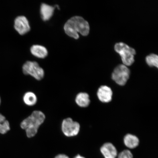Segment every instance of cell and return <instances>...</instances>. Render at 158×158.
I'll list each match as a JSON object with an SVG mask.
<instances>
[{
  "label": "cell",
  "mask_w": 158,
  "mask_h": 158,
  "mask_svg": "<svg viewBox=\"0 0 158 158\" xmlns=\"http://www.w3.org/2000/svg\"><path fill=\"white\" fill-rule=\"evenodd\" d=\"M55 7L43 3L41 4L40 8V13L41 18L43 21H48L52 16L54 13Z\"/></svg>",
  "instance_id": "8fae6325"
},
{
  "label": "cell",
  "mask_w": 158,
  "mask_h": 158,
  "mask_svg": "<svg viewBox=\"0 0 158 158\" xmlns=\"http://www.w3.org/2000/svg\"><path fill=\"white\" fill-rule=\"evenodd\" d=\"M54 158H70V157L64 154H60L56 156Z\"/></svg>",
  "instance_id": "ac0fdd59"
},
{
  "label": "cell",
  "mask_w": 158,
  "mask_h": 158,
  "mask_svg": "<svg viewBox=\"0 0 158 158\" xmlns=\"http://www.w3.org/2000/svg\"><path fill=\"white\" fill-rule=\"evenodd\" d=\"M73 158H86L84 157L83 156L80 155V154H78V155H76V156H75Z\"/></svg>",
  "instance_id": "d6986e66"
},
{
  "label": "cell",
  "mask_w": 158,
  "mask_h": 158,
  "mask_svg": "<svg viewBox=\"0 0 158 158\" xmlns=\"http://www.w3.org/2000/svg\"><path fill=\"white\" fill-rule=\"evenodd\" d=\"M117 158H133V156L130 150L126 149L118 153Z\"/></svg>",
  "instance_id": "e0dca14e"
},
{
  "label": "cell",
  "mask_w": 158,
  "mask_h": 158,
  "mask_svg": "<svg viewBox=\"0 0 158 158\" xmlns=\"http://www.w3.org/2000/svg\"><path fill=\"white\" fill-rule=\"evenodd\" d=\"M114 48L121 56L124 65L129 66L133 64L134 62V55L136 54L135 49L122 42L116 43Z\"/></svg>",
  "instance_id": "3957f363"
},
{
  "label": "cell",
  "mask_w": 158,
  "mask_h": 158,
  "mask_svg": "<svg viewBox=\"0 0 158 158\" xmlns=\"http://www.w3.org/2000/svg\"><path fill=\"white\" fill-rule=\"evenodd\" d=\"M130 71L124 64L118 65L114 69L112 75V78L116 84L124 86L129 78Z\"/></svg>",
  "instance_id": "8992f818"
},
{
  "label": "cell",
  "mask_w": 158,
  "mask_h": 158,
  "mask_svg": "<svg viewBox=\"0 0 158 158\" xmlns=\"http://www.w3.org/2000/svg\"><path fill=\"white\" fill-rule=\"evenodd\" d=\"M23 102L27 106H33L35 105L37 101V97L34 93L27 92L23 95Z\"/></svg>",
  "instance_id": "5bb4252c"
},
{
  "label": "cell",
  "mask_w": 158,
  "mask_h": 158,
  "mask_svg": "<svg viewBox=\"0 0 158 158\" xmlns=\"http://www.w3.org/2000/svg\"><path fill=\"white\" fill-rule=\"evenodd\" d=\"M113 92L109 87L106 85L101 86L98 88L97 96L101 102L104 103H108L112 100Z\"/></svg>",
  "instance_id": "9c48e42d"
},
{
  "label": "cell",
  "mask_w": 158,
  "mask_h": 158,
  "mask_svg": "<svg viewBox=\"0 0 158 158\" xmlns=\"http://www.w3.org/2000/svg\"><path fill=\"white\" fill-rule=\"evenodd\" d=\"M23 70L24 74L30 75L37 80H42L44 76V70L36 62L27 61L23 65Z\"/></svg>",
  "instance_id": "277c9868"
},
{
  "label": "cell",
  "mask_w": 158,
  "mask_h": 158,
  "mask_svg": "<svg viewBox=\"0 0 158 158\" xmlns=\"http://www.w3.org/2000/svg\"><path fill=\"white\" fill-rule=\"evenodd\" d=\"M45 119V114L40 110H35L30 115L21 122L20 126L25 130L27 137H34Z\"/></svg>",
  "instance_id": "7a4b0ae2"
},
{
  "label": "cell",
  "mask_w": 158,
  "mask_h": 158,
  "mask_svg": "<svg viewBox=\"0 0 158 158\" xmlns=\"http://www.w3.org/2000/svg\"><path fill=\"white\" fill-rule=\"evenodd\" d=\"M10 129L9 122L4 116L0 114V133L5 134Z\"/></svg>",
  "instance_id": "9a60e30c"
},
{
  "label": "cell",
  "mask_w": 158,
  "mask_h": 158,
  "mask_svg": "<svg viewBox=\"0 0 158 158\" xmlns=\"http://www.w3.org/2000/svg\"><path fill=\"white\" fill-rule=\"evenodd\" d=\"M75 102L77 105L81 107H87L90 103L89 96L87 93L81 92L77 95Z\"/></svg>",
  "instance_id": "7c38bea8"
},
{
  "label": "cell",
  "mask_w": 158,
  "mask_h": 158,
  "mask_svg": "<svg viewBox=\"0 0 158 158\" xmlns=\"http://www.w3.org/2000/svg\"><path fill=\"white\" fill-rule=\"evenodd\" d=\"M31 52L34 56L39 58H44L48 55V51L45 47L39 45H33L31 48Z\"/></svg>",
  "instance_id": "4fadbf2b"
},
{
  "label": "cell",
  "mask_w": 158,
  "mask_h": 158,
  "mask_svg": "<svg viewBox=\"0 0 158 158\" xmlns=\"http://www.w3.org/2000/svg\"><path fill=\"white\" fill-rule=\"evenodd\" d=\"M123 143L127 149L134 150L137 148L139 144V140L137 136L133 134H126L124 138Z\"/></svg>",
  "instance_id": "30bf717a"
},
{
  "label": "cell",
  "mask_w": 158,
  "mask_h": 158,
  "mask_svg": "<svg viewBox=\"0 0 158 158\" xmlns=\"http://www.w3.org/2000/svg\"><path fill=\"white\" fill-rule=\"evenodd\" d=\"M15 28L17 32L22 35L26 34L31 29L28 20L23 16H19L15 19Z\"/></svg>",
  "instance_id": "52a82bcc"
},
{
  "label": "cell",
  "mask_w": 158,
  "mask_h": 158,
  "mask_svg": "<svg viewBox=\"0 0 158 158\" xmlns=\"http://www.w3.org/2000/svg\"><path fill=\"white\" fill-rule=\"evenodd\" d=\"M64 29L69 36L77 39L79 38L78 33L84 36L87 35L89 32L90 27L88 22L82 17L76 16L67 21Z\"/></svg>",
  "instance_id": "6da1fadb"
},
{
  "label": "cell",
  "mask_w": 158,
  "mask_h": 158,
  "mask_svg": "<svg viewBox=\"0 0 158 158\" xmlns=\"http://www.w3.org/2000/svg\"><path fill=\"white\" fill-rule=\"evenodd\" d=\"M100 152L104 158H116L118 152L117 149L114 144L106 143L100 148Z\"/></svg>",
  "instance_id": "ba28073f"
},
{
  "label": "cell",
  "mask_w": 158,
  "mask_h": 158,
  "mask_svg": "<svg viewBox=\"0 0 158 158\" xmlns=\"http://www.w3.org/2000/svg\"><path fill=\"white\" fill-rule=\"evenodd\" d=\"M0 103H1V98H0Z\"/></svg>",
  "instance_id": "ffe728a7"
},
{
  "label": "cell",
  "mask_w": 158,
  "mask_h": 158,
  "mask_svg": "<svg viewBox=\"0 0 158 158\" xmlns=\"http://www.w3.org/2000/svg\"><path fill=\"white\" fill-rule=\"evenodd\" d=\"M61 129L65 136L72 137L77 136L79 134L80 126L78 122L74 121L70 118H68L63 120Z\"/></svg>",
  "instance_id": "5b68a950"
},
{
  "label": "cell",
  "mask_w": 158,
  "mask_h": 158,
  "mask_svg": "<svg viewBox=\"0 0 158 158\" xmlns=\"http://www.w3.org/2000/svg\"><path fill=\"white\" fill-rule=\"evenodd\" d=\"M146 62L149 66L151 67L155 66L158 68V57L157 55L151 54L146 57Z\"/></svg>",
  "instance_id": "2e32d148"
}]
</instances>
